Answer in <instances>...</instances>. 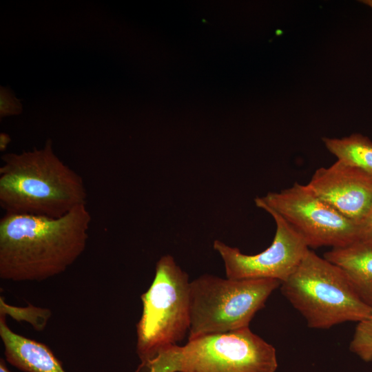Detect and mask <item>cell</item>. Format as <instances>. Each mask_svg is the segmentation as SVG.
Returning a JSON list of instances; mask_svg holds the SVG:
<instances>
[{"label": "cell", "instance_id": "6da1fadb", "mask_svg": "<svg viewBox=\"0 0 372 372\" xmlns=\"http://www.w3.org/2000/svg\"><path fill=\"white\" fill-rule=\"evenodd\" d=\"M91 220L86 205L59 218L6 214L0 220V278L43 281L63 273L85 251Z\"/></svg>", "mask_w": 372, "mask_h": 372}, {"label": "cell", "instance_id": "7a4b0ae2", "mask_svg": "<svg viewBox=\"0 0 372 372\" xmlns=\"http://www.w3.org/2000/svg\"><path fill=\"white\" fill-rule=\"evenodd\" d=\"M1 159L0 206L6 214L59 218L86 205L83 178L54 153L50 139L43 149Z\"/></svg>", "mask_w": 372, "mask_h": 372}, {"label": "cell", "instance_id": "3957f363", "mask_svg": "<svg viewBox=\"0 0 372 372\" xmlns=\"http://www.w3.org/2000/svg\"><path fill=\"white\" fill-rule=\"evenodd\" d=\"M280 288L312 329L359 322L372 315V309L360 299L344 271L310 249Z\"/></svg>", "mask_w": 372, "mask_h": 372}, {"label": "cell", "instance_id": "277c9868", "mask_svg": "<svg viewBox=\"0 0 372 372\" xmlns=\"http://www.w3.org/2000/svg\"><path fill=\"white\" fill-rule=\"evenodd\" d=\"M189 290L188 275L174 257L161 256L150 287L141 296L143 311L136 324V353L141 364L138 371L188 335Z\"/></svg>", "mask_w": 372, "mask_h": 372}, {"label": "cell", "instance_id": "5b68a950", "mask_svg": "<svg viewBox=\"0 0 372 372\" xmlns=\"http://www.w3.org/2000/svg\"><path fill=\"white\" fill-rule=\"evenodd\" d=\"M281 282L203 274L190 281L188 340L245 327Z\"/></svg>", "mask_w": 372, "mask_h": 372}, {"label": "cell", "instance_id": "8992f818", "mask_svg": "<svg viewBox=\"0 0 372 372\" xmlns=\"http://www.w3.org/2000/svg\"><path fill=\"white\" fill-rule=\"evenodd\" d=\"M254 202L258 208H269L279 214L309 248H337L358 242V225L318 197L307 185L295 183L280 192L256 197Z\"/></svg>", "mask_w": 372, "mask_h": 372}, {"label": "cell", "instance_id": "52a82bcc", "mask_svg": "<svg viewBox=\"0 0 372 372\" xmlns=\"http://www.w3.org/2000/svg\"><path fill=\"white\" fill-rule=\"evenodd\" d=\"M177 372H275V348L249 327L196 338L178 346Z\"/></svg>", "mask_w": 372, "mask_h": 372}, {"label": "cell", "instance_id": "ba28073f", "mask_svg": "<svg viewBox=\"0 0 372 372\" xmlns=\"http://www.w3.org/2000/svg\"><path fill=\"white\" fill-rule=\"evenodd\" d=\"M271 216L276 225L269 247L254 255L242 253L220 240L213 248L222 258L226 278L231 279H274L281 283L296 270L309 248L302 238L279 214L262 208Z\"/></svg>", "mask_w": 372, "mask_h": 372}, {"label": "cell", "instance_id": "9c48e42d", "mask_svg": "<svg viewBox=\"0 0 372 372\" xmlns=\"http://www.w3.org/2000/svg\"><path fill=\"white\" fill-rule=\"evenodd\" d=\"M307 185L358 225L372 205V176L338 160L328 167L317 169Z\"/></svg>", "mask_w": 372, "mask_h": 372}, {"label": "cell", "instance_id": "30bf717a", "mask_svg": "<svg viewBox=\"0 0 372 372\" xmlns=\"http://www.w3.org/2000/svg\"><path fill=\"white\" fill-rule=\"evenodd\" d=\"M0 337L7 361L17 369L25 372H65L47 346L12 331L3 313H0Z\"/></svg>", "mask_w": 372, "mask_h": 372}, {"label": "cell", "instance_id": "8fae6325", "mask_svg": "<svg viewBox=\"0 0 372 372\" xmlns=\"http://www.w3.org/2000/svg\"><path fill=\"white\" fill-rule=\"evenodd\" d=\"M323 257L344 271L360 299L372 309V248L355 242L331 248Z\"/></svg>", "mask_w": 372, "mask_h": 372}, {"label": "cell", "instance_id": "7c38bea8", "mask_svg": "<svg viewBox=\"0 0 372 372\" xmlns=\"http://www.w3.org/2000/svg\"><path fill=\"white\" fill-rule=\"evenodd\" d=\"M327 149L337 160L372 176V141L360 134L342 138H323Z\"/></svg>", "mask_w": 372, "mask_h": 372}, {"label": "cell", "instance_id": "4fadbf2b", "mask_svg": "<svg viewBox=\"0 0 372 372\" xmlns=\"http://www.w3.org/2000/svg\"><path fill=\"white\" fill-rule=\"evenodd\" d=\"M349 349L363 361H372V315L358 322Z\"/></svg>", "mask_w": 372, "mask_h": 372}, {"label": "cell", "instance_id": "5bb4252c", "mask_svg": "<svg viewBox=\"0 0 372 372\" xmlns=\"http://www.w3.org/2000/svg\"><path fill=\"white\" fill-rule=\"evenodd\" d=\"M22 105L9 87H0V118L17 115L22 112Z\"/></svg>", "mask_w": 372, "mask_h": 372}, {"label": "cell", "instance_id": "9a60e30c", "mask_svg": "<svg viewBox=\"0 0 372 372\" xmlns=\"http://www.w3.org/2000/svg\"><path fill=\"white\" fill-rule=\"evenodd\" d=\"M358 242L372 248V205L365 217L358 224Z\"/></svg>", "mask_w": 372, "mask_h": 372}, {"label": "cell", "instance_id": "2e32d148", "mask_svg": "<svg viewBox=\"0 0 372 372\" xmlns=\"http://www.w3.org/2000/svg\"><path fill=\"white\" fill-rule=\"evenodd\" d=\"M10 141V137L8 134L6 133L0 134V150L1 152L5 151Z\"/></svg>", "mask_w": 372, "mask_h": 372}, {"label": "cell", "instance_id": "e0dca14e", "mask_svg": "<svg viewBox=\"0 0 372 372\" xmlns=\"http://www.w3.org/2000/svg\"><path fill=\"white\" fill-rule=\"evenodd\" d=\"M0 372H10V371L7 368L3 359H1L0 360Z\"/></svg>", "mask_w": 372, "mask_h": 372}, {"label": "cell", "instance_id": "ac0fdd59", "mask_svg": "<svg viewBox=\"0 0 372 372\" xmlns=\"http://www.w3.org/2000/svg\"><path fill=\"white\" fill-rule=\"evenodd\" d=\"M363 3L368 5L372 8V0L361 1Z\"/></svg>", "mask_w": 372, "mask_h": 372}]
</instances>
